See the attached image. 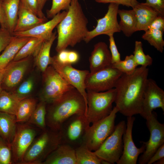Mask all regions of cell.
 Listing matches in <instances>:
<instances>
[{
  "instance_id": "cell-13",
  "label": "cell",
  "mask_w": 164,
  "mask_h": 164,
  "mask_svg": "<svg viewBox=\"0 0 164 164\" xmlns=\"http://www.w3.org/2000/svg\"><path fill=\"white\" fill-rule=\"evenodd\" d=\"M119 5L114 3H109L107 12L104 16L97 20L95 28L88 31L84 40L86 43L95 37L101 35L108 36L121 31L117 20Z\"/></svg>"
},
{
  "instance_id": "cell-9",
  "label": "cell",
  "mask_w": 164,
  "mask_h": 164,
  "mask_svg": "<svg viewBox=\"0 0 164 164\" xmlns=\"http://www.w3.org/2000/svg\"><path fill=\"white\" fill-rule=\"evenodd\" d=\"M126 128L124 121L119 122L112 133L100 147L94 151L100 159L111 164L116 163L121 156L123 150V135Z\"/></svg>"
},
{
  "instance_id": "cell-41",
  "label": "cell",
  "mask_w": 164,
  "mask_h": 164,
  "mask_svg": "<svg viewBox=\"0 0 164 164\" xmlns=\"http://www.w3.org/2000/svg\"><path fill=\"white\" fill-rule=\"evenodd\" d=\"M109 49L111 56L112 65L121 60L120 54L118 52L115 44L113 35L109 36Z\"/></svg>"
},
{
  "instance_id": "cell-31",
  "label": "cell",
  "mask_w": 164,
  "mask_h": 164,
  "mask_svg": "<svg viewBox=\"0 0 164 164\" xmlns=\"http://www.w3.org/2000/svg\"><path fill=\"white\" fill-rule=\"evenodd\" d=\"M76 164H101V159L84 144L75 149Z\"/></svg>"
},
{
  "instance_id": "cell-30",
  "label": "cell",
  "mask_w": 164,
  "mask_h": 164,
  "mask_svg": "<svg viewBox=\"0 0 164 164\" xmlns=\"http://www.w3.org/2000/svg\"><path fill=\"white\" fill-rule=\"evenodd\" d=\"M44 41L39 38L30 37L21 48L12 61L21 60L31 55L35 56Z\"/></svg>"
},
{
  "instance_id": "cell-36",
  "label": "cell",
  "mask_w": 164,
  "mask_h": 164,
  "mask_svg": "<svg viewBox=\"0 0 164 164\" xmlns=\"http://www.w3.org/2000/svg\"><path fill=\"white\" fill-rule=\"evenodd\" d=\"M72 0H52L50 9L46 11L47 17L52 18L61 10L67 11Z\"/></svg>"
},
{
  "instance_id": "cell-22",
  "label": "cell",
  "mask_w": 164,
  "mask_h": 164,
  "mask_svg": "<svg viewBox=\"0 0 164 164\" xmlns=\"http://www.w3.org/2000/svg\"><path fill=\"white\" fill-rule=\"evenodd\" d=\"M137 19L136 31L146 30L153 21L159 15V13L144 3H139L132 8Z\"/></svg>"
},
{
  "instance_id": "cell-16",
  "label": "cell",
  "mask_w": 164,
  "mask_h": 164,
  "mask_svg": "<svg viewBox=\"0 0 164 164\" xmlns=\"http://www.w3.org/2000/svg\"><path fill=\"white\" fill-rule=\"evenodd\" d=\"M135 118L133 116L128 117L125 132L123 135V150L117 164H136L139 155L145 150L142 144L140 148L135 145L132 138V130Z\"/></svg>"
},
{
  "instance_id": "cell-25",
  "label": "cell",
  "mask_w": 164,
  "mask_h": 164,
  "mask_svg": "<svg viewBox=\"0 0 164 164\" xmlns=\"http://www.w3.org/2000/svg\"><path fill=\"white\" fill-rule=\"evenodd\" d=\"M56 32H53L51 36L45 40L42 44L36 56L35 62L39 70L44 72L49 65H50L51 57L50 50L52 45L57 37Z\"/></svg>"
},
{
  "instance_id": "cell-43",
  "label": "cell",
  "mask_w": 164,
  "mask_h": 164,
  "mask_svg": "<svg viewBox=\"0 0 164 164\" xmlns=\"http://www.w3.org/2000/svg\"><path fill=\"white\" fill-rule=\"evenodd\" d=\"M144 3L156 11L159 15L164 16V0H146Z\"/></svg>"
},
{
  "instance_id": "cell-1",
  "label": "cell",
  "mask_w": 164,
  "mask_h": 164,
  "mask_svg": "<svg viewBox=\"0 0 164 164\" xmlns=\"http://www.w3.org/2000/svg\"><path fill=\"white\" fill-rule=\"evenodd\" d=\"M149 73L147 67L141 66L131 74L122 73L120 76L114 88V102L118 112L127 117L141 114Z\"/></svg>"
},
{
  "instance_id": "cell-33",
  "label": "cell",
  "mask_w": 164,
  "mask_h": 164,
  "mask_svg": "<svg viewBox=\"0 0 164 164\" xmlns=\"http://www.w3.org/2000/svg\"><path fill=\"white\" fill-rule=\"evenodd\" d=\"M142 38L146 40L159 52L164 50V41L163 38L164 31L156 29H148L145 31Z\"/></svg>"
},
{
  "instance_id": "cell-44",
  "label": "cell",
  "mask_w": 164,
  "mask_h": 164,
  "mask_svg": "<svg viewBox=\"0 0 164 164\" xmlns=\"http://www.w3.org/2000/svg\"><path fill=\"white\" fill-rule=\"evenodd\" d=\"M156 29L164 31V16L159 15L152 22L148 29Z\"/></svg>"
},
{
  "instance_id": "cell-32",
  "label": "cell",
  "mask_w": 164,
  "mask_h": 164,
  "mask_svg": "<svg viewBox=\"0 0 164 164\" xmlns=\"http://www.w3.org/2000/svg\"><path fill=\"white\" fill-rule=\"evenodd\" d=\"M46 105L45 103L41 101L36 106L27 121L30 124L36 125L42 131L46 130L47 128L46 122Z\"/></svg>"
},
{
  "instance_id": "cell-26",
  "label": "cell",
  "mask_w": 164,
  "mask_h": 164,
  "mask_svg": "<svg viewBox=\"0 0 164 164\" xmlns=\"http://www.w3.org/2000/svg\"><path fill=\"white\" fill-rule=\"evenodd\" d=\"M118 14L120 17L119 26L121 31L128 37L131 36L135 32L137 25V19L135 12L131 10L119 9Z\"/></svg>"
},
{
  "instance_id": "cell-24",
  "label": "cell",
  "mask_w": 164,
  "mask_h": 164,
  "mask_svg": "<svg viewBox=\"0 0 164 164\" xmlns=\"http://www.w3.org/2000/svg\"><path fill=\"white\" fill-rule=\"evenodd\" d=\"M15 115L0 112V137L11 145L17 127Z\"/></svg>"
},
{
  "instance_id": "cell-45",
  "label": "cell",
  "mask_w": 164,
  "mask_h": 164,
  "mask_svg": "<svg viewBox=\"0 0 164 164\" xmlns=\"http://www.w3.org/2000/svg\"><path fill=\"white\" fill-rule=\"evenodd\" d=\"M164 158V144L160 147L150 158L147 163L152 164L159 159Z\"/></svg>"
},
{
  "instance_id": "cell-15",
  "label": "cell",
  "mask_w": 164,
  "mask_h": 164,
  "mask_svg": "<svg viewBox=\"0 0 164 164\" xmlns=\"http://www.w3.org/2000/svg\"><path fill=\"white\" fill-rule=\"evenodd\" d=\"M158 108L164 111V91L154 80L148 78L140 115L146 119L151 114L153 110Z\"/></svg>"
},
{
  "instance_id": "cell-52",
  "label": "cell",
  "mask_w": 164,
  "mask_h": 164,
  "mask_svg": "<svg viewBox=\"0 0 164 164\" xmlns=\"http://www.w3.org/2000/svg\"></svg>"
},
{
  "instance_id": "cell-48",
  "label": "cell",
  "mask_w": 164,
  "mask_h": 164,
  "mask_svg": "<svg viewBox=\"0 0 164 164\" xmlns=\"http://www.w3.org/2000/svg\"><path fill=\"white\" fill-rule=\"evenodd\" d=\"M39 8L40 11L43 12V9L46 2L49 0H37Z\"/></svg>"
},
{
  "instance_id": "cell-35",
  "label": "cell",
  "mask_w": 164,
  "mask_h": 164,
  "mask_svg": "<svg viewBox=\"0 0 164 164\" xmlns=\"http://www.w3.org/2000/svg\"><path fill=\"white\" fill-rule=\"evenodd\" d=\"M138 66L133 55L131 54L126 56L123 60L112 64L111 67L123 73L129 74L132 73Z\"/></svg>"
},
{
  "instance_id": "cell-17",
  "label": "cell",
  "mask_w": 164,
  "mask_h": 164,
  "mask_svg": "<svg viewBox=\"0 0 164 164\" xmlns=\"http://www.w3.org/2000/svg\"><path fill=\"white\" fill-rule=\"evenodd\" d=\"M67 11H63L56 15L51 20L41 23L28 30L20 32H14V36L35 37L45 40L52 36L53 31L60 22L65 17Z\"/></svg>"
},
{
  "instance_id": "cell-20",
  "label": "cell",
  "mask_w": 164,
  "mask_h": 164,
  "mask_svg": "<svg viewBox=\"0 0 164 164\" xmlns=\"http://www.w3.org/2000/svg\"><path fill=\"white\" fill-rule=\"evenodd\" d=\"M42 164H76L75 149L68 145L61 143Z\"/></svg>"
},
{
  "instance_id": "cell-4",
  "label": "cell",
  "mask_w": 164,
  "mask_h": 164,
  "mask_svg": "<svg viewBox=\"0 0 164 164\" xmlns=\"http://www.w3.org/2000/svg\"><path fill=\"white\" fill-rule=\"evenodd\" d=\"M36 137L26 152L21 164H42L61 143L59 130L47 127Z\"/></svg>"
},
{
  "instance_id": "cell-8",
  "label": "cell",
  "mask_w": 164,
  "mask_h": 164,
  "mask_svg": "<svg viewBox=\"0 0 164 164\" xmlns=\"http://www.w3.org/2000/svg\"><path fill=\"white\" fill-rule=\"evenodd\" d=\"M43 87L41 101L46 104L59 99L65 93L74 88L68 83L51 65L43 72Z\"/></svg>"
},
{
  "instance_id": "cell-51",
  "label": "cell",
  "mask_w": 164,
  "mask_h": 164,
  "mask_svg": "<svg viewBox=\"0 0 164 164\" xmlns=\"http://www.w3.org/2000/svg\"><path fill=\"white\" fill-rule=\"evenodd\" d=\"M2 89L1 87H0V94L2 91Z\"/></svg>"
},
{
  "instance_id": "cell-39",
  "label": "cell",
  "mask_w": 164,
  "mask_h": 164,
  "mask_svg": "<svg viewBox=\"0 0 164 164\" xmlns=\"http://www.w3.org/2000/svg\"><path fill=\"white\" fill-rule=\"evenodd\" d=\"M20 2L25 7L38 17L42 18H46L43 12L39 10L37 0H20Z\"/></svg>"
},
{
  "instance_id": "cell-2",
  "label": "cell",
  "mask_w": 164,
  "mask_h": 164,
  "mask_svg": "<svg viewBox=\"0 0 164 164\" xmlns=\"http://www.w3.org/2000/svg\"><path fill=\"white\" fill-rule=\"evenodd\" d=\"M65 17L56 26L58 52L84 40L89 31L87 19L78 0H72Z\"/></svg>"
},
{
  "instance_id": "cell-47",
  "label": "cell",
  "mask_w": 164,
  "mask_h": 164,
  "mask_svg": "<svg viewBox=\"0 0 164 164\" xmlns=\"http://www.w3.org/2000/svg\"><path fill=\"white\" fill-rule=\"evenodd\" d=\"M79 59L80 56L77 52L73 50H69V64L72 65L76 63L79 60Z\"/></svg>"
},
{
  "instance_id": "cell-38",
  "label": "cell",
  "mask_w": 164,
  "mask_h": 164,
  "mask_svg": "<svg viewBox=\"0 0 164 164\" xmlns=\"http://www.w3.org/2000/svg\"><path fill=\"white\" fill-rule=\"evenodd\" d=\"M33 86V80L30 77L22 83L14 93L22 100L28 97L32 91Z\"/></svg>"
},
{
  "instance_id": "cell-23",
  "label": "cell",
  "mask_w": 164,
  "mask_h": 164,
  "mask_svg": "<svg viewBox=\"0 0 164 164\" xmlns=\"http://www.w3.org/2000/svg\"><path fill=\"white\" fill-rule=\"evenodd\" d=\"M30 37L13 36L11 41L0 55V70L4 69Z\"/></svg>"
},
{
  "instance_id": "cell-42",
  "label": "cell",
  "mask_w": 164,
  "mask_h": 164,
  "mask_svg": "<svg viewBox=\"0 0 164 164\" xmlns=\"http://www.w3.org/2000/svg\"><path fill=\"white\" fill-rule=\"evenodd\" d=\"M98 3H114L118 5H122L132 8L135 7L139 2L137 0H95Z\"/></svg>"
},
{
  "instance_id": "cell-40",
  "label": "cell",
  "mask_w": 164,
  "mask_h": 164,
  "mask_svg": "<svg viewBox=\"0 0 164 164\" xmlns=\"http://www.w3.org/2000/svg\"><path fill=\"white\" fill-rule=\"evenodd\" d=\"M13 35L8 29H0V53L4 50L11 41Z\"/></svg>"
},
{
  "instance_id": "cell-5",
  "label": "cell",
  "mask_w": 164,
  "mask_h": 164,
  "mask_svg": "<svg viewBox=\"0 0 164 164\" xmlns=\"http://www.w3.org/2000/svg\"><path fill=\"white\" fill-rule=\"evenodd\" d=\"M87 93L86 116L90 123L101 119L110 114L116 97L115 88L100 92L87 90Z\"/></svg>"
},
{
  "instance_id": "cell-27",
  "label": "cell",
  "mask_w": 164,
  "mask_h": 164,
  "mask_svg": "<svg viewBox=\"0 0 164 164\" xmlns=\"http://www.w3.org/2000/svg\"><path fill=\"white\" fill-rule=\"evenodd\" d=\"M21 100L14 93L2 90L0 94V112L15 115Z\"/></svg>"
},
{
  "instance_id": "cell-12",
  "label": "cell",
  "mask_w": 164,
  "mask_h": 164,
  "mask_svg": "<svg viewBox=\"0 0 164 164\" xmlns=\"http://www.w3.org/2000/svg\"><path fill=\"white\" fill-rule=\"evenodd\" d=\"M36 130L27 124L17 125L11 144L13 163L21 164L27 149L36 137Z\"/></svg>"
},
{
  "instance_id": "cell-34",
  "label": "cell",
  "mask_w": 164,
  "mask_h": 164,
  "mask_svg": "<svg viewBox=\"0 0 164 164\" xmlns=\"http://www.w3.org/2000/svg\"><path fill=\"white\" fill-rule=\"evenodd\" d=\"M135 60L137 65L147 67L152 64L153 59L149 55H145L143 51L142 44L140 41L135 43L134 50L133 52Z\"/></svg>"
},
{
  "instance_id": "cell-3",
  "label": "cell",
  "mask_w": 164,
  "mask_h": 164,
  "mask_svg": "<svg viewBox=\"0 0 164 164\" xmlns=\"http://www.w3.org/2000/svg\"><path fill=\"white\" fill-rule=\"evenodd\" d=\"M46 122L47 127L59 131L63 122L72 116L84 114L87 106L83 96L74 88L65 93L59 99L47 104Z\"/></svg>"
},
{
  "instance_id": "cell-6",
  "label": "cell",
  "mask_w": 164,
  "mask_h": 164,
  "mask_svg": "<svg viewBox=\"0 0 164 164\" xmlns=\"http://www.w3.org/2000/svg\"><path fill=\"white\" fill-rule=\"evenodd\" d=\"M90 124L84 114H76L69 118L59 130L61 143L68 145L75 149L80 145Z\"/></svg>"
},
{
  "instance_id": "cell-10",
  "label": "cell",
  "mask_w": 164,
  "mask_h": 164,
  "mask_svg": "<svg viewBox=\"0 0 164 164\" xmlns=\"http://www.w3.org/2000/svg\"><path fill=\"white\" fill-rule=\"evenodd\" d=\"M145 119L150 136L148 141L140 142L145 145V149L138 159L139 164H147L151 156L164 144V124L158 121L156 113L153 111Z\"/></svg>"
},
{
  "instance_id": "cell-29",
  "label": "cell",
  "mask_w": 164,
  "mask_h": 164,
  "mask_svg": "<svg viewBox=\"0 0 164 164\" xmlns=\"http://www.w3.org/2000/svg\"><path fill=\"white\" fill-rule=\"evenodd\" d=\"M36 106L34 98H26L20 101L15 115L17 122L28 121Z\"/></svg>"
},
{
  "instance_id": "cell-21",
  "label": "cell",
  "mask_w": 164,
  "mask_h": 164,
  "mask_svg": "<svg viewBox=\"0 0 164 164\" xmlns=\"http://www.w3.org/2000/svg\"><path fill=\"white\" fill-rule=\"evenodd\" d=\"M47 20V18L38 17L20 2L17 20L13 32L28 30Z\"/></svg>"
},
{
  "instance_id": "cell-28",
  "label": "cell",
  "mask_w": 164,
  "mask_h": 164,
  "mask_svg": "<svg viewBox=\"0 0 164 164\" xmlns=\"http://www.w3.org/2000/svg\"><path fill=\"white\" fill-rule=\"evenodd\" d=\"M20 0H3L8 29L12 33L18 18Z\"/></svg>"
},
{
  "instance_id": "cell-18",
  "label": "cell",
  "mask_w": 164,
  "mask_h": 164,
  "mask_svg": "<svg viewBox=\"0 0 164 164\" xmlns=\"http://www.w3.org/2000/svg\"><path fill=\"white\" fill-rule=\"evenodd\" d=\"M29 64L28 57L12 61L5 68L2 84L7 88H12L17 85L22 79Z\"/></svg>"
},
{
  "instance_id": "cell-50",
  "label": "cell",
  "mask_w": 164,
  "mask_h": 164,
  "mask_svg": "<svg viewBox=\"0 0 164 164\" xmlns=\"http://www.w3.org/2000/svg\"><path fill=\"white\" fill-rule=\"evenodd\" d=\"M155 164H164V158H162L153 163Z\"/></svg>"
},
{
  "instance_id": "cell-49",
  "label": "cell",
  "mask_w": 164,
  "mask_h": 164,
  "mask_svg": "<svg viewBox=\"0 0 164 164\" xmlns=\"http://www.w3.org/2000/svg\"><path fill=\"white\" fill-rule=\"evenodd\" d=\"M5 72V68L0 70V87H1Z\"/></svg>"
},
{
  "instance_id": "cell-14",
  "label": "cell",
  "mask_w": 164,
  "mask_h": 164,
  "mask_svg": "<svg viewBox=\"0 0 164 164\" xmlns=\"http://www.w3.org/2000/svg\"><path fill=\"white\" fill-rule=\"evenodd\" d=\"M50 65L63 79L81 94L87 106L85 80L89 72L87 70L76 69L71 64L60 63L55 60L53 57H51Z\"/></svg>"
},
{
  "instance_id": "cell-11",
  "label": "cell",
  "mask_w": 164,
  "mask_h": 164,
  "mask_svg": "<svg viewBox=\"0 0 164 164\" xmlns=\"http://www.w3.org/2000/svg\"><path fill=\"white\" fill-rule=\"evenodd\" d=\"M122 73L111 67L93 73L89 72L85 80L86 91L100 92L114 88Z\"/></svg>"
},
{
  "instance_id": "cell-46",
  "label": "cell",
  "mask_w": 164,
  "mask_h": 164,
  "mask_svg": "<svg viewBox=\"0 0 164 164\" xmlns=\"http://www.w3.org/2000/svg\"><path fill=\"white\" fill-rule=\"evenodd\" d=\"M0 24L1 28L8 29L6 17L3 6V0H0Z\"/></svg>"
},
{
  "instance_id": "cell-7",
  "label": "cell",
  "mask_w": 164,
  "mask_h": 164,
  "mask_svg": "<svg viewBox=\"0 0 164 164\" xmlns=\"http://www.w3.org/2000/svg\"><path fill=\"white\" fill-rule=\"evenodd\" d=\"M118 112V110L115 106L108 116L92 123V125L90 126L83 143L90 150L94 152L97 150L113 132Z\"/></svg>"
},
{
  "instance_id": "cell-37",
  "label": "cell",
  "mask_w": 164,
  "mask_h": 164,
  "mask_svg": "<svg viewBox=\"0 0 164 164\" xmlns=\"http://www.w3.org/2000/svg\"><path fill=\"white\" fill-rule=\"evenodd\" d=\"M13 163L11 145L0 137V164Z\"/></svg>"
},
{
  "instance_id": "cell-19",
  "label": "cell",
  "mask_w": 164,
  "mask_h": 164,
  "mask_svg": "<svg viewBox=\"0 0 164 164\" xmlns=\"http://www.w3.org/2000/svg\"><path fill=\"white\" fill-rule=\"evenodd\" d=\"M89 62L91 73L111 67V53L105 42H100L94 45L89 58Z\"/></svg>"
}]
</instances>
